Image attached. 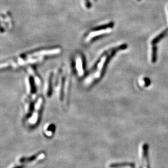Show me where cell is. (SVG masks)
I'll return each mask as SVG.
<instances>
[{"instance_id":"obj_7","label":"cell","mask_w":168,"mask_h":168,"mask_svg":"<svg viewBox=\"0 0 168 168\" xmlns=\"http://www.w3.org/2000/svg\"><path fill=\"white\" fill-rule=\"evenodd\" d=\"M140 159L141 168H150L149 161V145L146 143L141 144L140 149Z\"/></svg>"},{"instance_id":"obj_1","label":"cell","mask_w":168,"mask_h":168,"mask_svg":"<svg viewBox=\"0 0 168 168\" xmlns=\"http://www.w3.org/2000/svg\"><path fill=\"white\" fill-rule=\"evenodd\" d=\"M62 52L60 48H42L36 51H31L27 54H21L20 56L4 62L1 65V69L18 68L28 64L40 63L46 57L59 54Z\"/></svg>"},{"instance_id":"obj_12","label":"cell","mask_w":168,"mask_h":168,"mask_svg":"<svg viewBox=\"0 0 168 168\" xmlns=\"http://www.w3.org/2000/svg\"><path fill=\"white\" fill-rule=\"evenodd\" d=\"M168 33V28L165 29V30H163L162 33H160L159 35L156 36L154 39L151 41V44L152 45H155L159 42L161 40H162L164 36H166Z\"/></svg>"},{"instance_id":"obj_14","label":"cell","mask_w":168,"mask_h":168,"mask_svg":"<svg viewBox=\"0 0 168 168\" xmlns=\"http://www.w3.org/2000/svg\"><path fill=\"white\" fill-rule=\"evenodd\" d=\"M139 84L141 87H148L151 84V81L149 78L143 77V78H141V81L140 82Z\"/></svg>"},{"instance_id":"obj_10","label":"cell","mask_w":168,"mask_h":168,"mask_svg":"<svg viewBox=\"0 0 168 168\" xmlns=\"http://www.w3.org/2000/svg\"><path fill=\"white\" fill-rule=\"evenodd\" d=\"M135 164L133 163H115L109 165L110 168H134Z\"/></svg>"},{"instance_id":"obj_8","label":"cell","mask_w":168,"mask_h":168,"mask_svg":"<svg viewBox=\"0 0 168 168\" xmlns=\"http://www.w3.org/2000/svg\"><path fill=\"white\" fill-rule=\"evenodd\" d=\"M54 131H55V126L52 123H48L46 125L44 129H43L44 135L47 137H51L54 135Z\"/></svg>"},{"instance_id":"obj_9","label":"cell","mask_w":168,"mask_h":168,"mask_svg":"<svg viewBox=\"0 0 168 168\" xmlns=\"http://www.w3.org/2000/svg\"><path fill=\"white\" fill-rule=\"evenodd\" d=\"M52 77L53 76L52 74H50L48 76V78L47 80V83L46 85L45 88V92L46 96H50L52 93Z\"/></svg>"},{"instance_id":"obj_13","label":"cell","mask_w":168,"mask_h":168,"mask_svg":"<svg viewBox=\"0 0 168 168\" xmlns=\"http://www.w3.org/2000/svg\"><path fill=\"white\" fill-rule=\"evenodd\" d=\"M157 60V47L156 45H153L152 47V56L151 62L152 63H155Z\"/></svg>"},{"instance_id":"obj_15","label":"cell","mask_w":168,"mask_h":168,"mask_svg":"<svg viewBox=\"0 0 168 168\" xmlns=\"http://www.w3.org/2000/svg\"><path fill=\"white\" fill-rule=\"evenodd\" d=\"M137 1H140V0H137Z\"/></svg>"},{"instance_id":"obj_11","label":"cell","mask_w":168,"mask_h":168,"mask_svg":"<svg viewBox=\"0 0 168 168\" xmlns=\"http://www.w3.org/2000/svg\"><path fill=\"white\" fill-rule=\"evenodd\" d=\"M28 71L29 72V74L33 77V79L34 80L35 83L37 85H40L42 84V80L41 78H40L38 75H37L36 72V70H34L32 68H30L28 70Z\"/></svg>"},{"instance_id":"obj_2","label":"cell","mask_w":168,"mask_h":168,"mask_svg":"<svg viewBox=\"0 0 168 168\" xmlns=\"http://www.w3.org/2000/svg\"><path fill=\"white\" fill-rule=\"evenodd\" d=\"M127 48V45L123 44L114 48H109L105 51L96 62L89 74L84 80V86L89 87L96 83L104 74L107 65L112 58L119 51L125 50Z\"/></svg>"},{"instance_id":"obj_5","label":"cell","mask_w":168,"mask_h":168,"mask_svg":"<svg viewBox=\"0 0 168 168\" xmlns=\"http://www.w3.org/2000/svg\"><path fill=\"white\" fill-rule=\"evenodd\" d=\"M45 152H41L29 157H22L19 159L18 161L16 162L14 165L10 168H24L29 164H34L36 162L42 161L45 158Z\"/></svg>"},{"instance_id":"obj_3","label":"cell","mask_w":168,"mask_h":168,"mask_svg":"<svg viewBox=\"0 0 168 168\" xmlns=\"http://www.w3.org/2000/svg\"><path fill=\"white\" fill-rule=\"evenodd\" d=\"M114 26V22H111L107 24L103 25L94 28L87 33L84 36V42L88 44L99 36L108 34Z\"/></svg>"},{"instance_id":"obj_6","label":"cell","mask_w":168,"mask_h":168,"mask_svg":"<svg viewBox=\"0 0 168 168\" xmlns=\"http://www.w3.org/2000/svg\"><path fill=\"white\" fill-rule=\"evenodd\" d=\"M74 67L75 71L79 77H82L85 72V59L82 53L77 52L74 58Z\"/></svg>"},{"instance_id":"obj_4","label":"cell","mask_w":168,"mask_h":168,"mask_svg":"<svg viewBox=\"0 0 168 168\" xmlns=\"http://www.w3.org/2000/svg\"><path fill=\"white\" fill-rule=\"evenodd\" d=\"M44 102V100L42 96H40L36 101L33 111L32 112L30 117L28 118L26 121L27 126L34 127L38 124L40 117L41 112L42 111Z\"/></svg>"}]
</instances>
